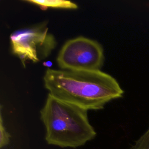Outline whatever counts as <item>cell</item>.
<instances>
[{"label":"cell","mask_w":149,"mask_h":149,"mask_svg":"<svg viewBox=\"0 0 149 149\" xmlns=\"http://www.w3.org/2000/svg\"><path fill=\"white\" fill-rule=\"evenodd\" d=\"M49 94L86 110H98L122 97L123 90L112 76L100 70L72 71L48 69L44 76Z\"/></svg>","instance_id":"obj_1"},{"label":"cell","mask_w":149,"mask_h":149,"mask_svg":"<svg viewBox=\"0 0 149 149\" xmlns=\"http://www.w3.org/2000/svg\"><path fill=\"white\" fill-rule=\"evenodd\" d=\"M87 111L48 94L40 111L47 143L62 148H77L94 139L96 132L89 122Z\"/></svg>","instance_id":"obj_2"},{"label":"cell","mask_w":149,"mask_h":149,"mask_svg":"<svg viewBox=\"0 0 149 149\" xmlns=\"http://www.w3.org/2000/svg\"><path fill=\"white\" fill-rule=\"evenodd\" d=\"M12 53L24 66L27 62H38L48 57L56 42L46 23L16 30L10 36Z\"/></svg>","instance_id":"obj_3"},{"label":"cell","mask_w":149,"mask_h":149,"mask_svg":"<svg viewBox=\"0 0 149 149\" xmlns=\"http://www.w3.org/2000/svg\"><path fill=\"white\" fill-rule=\"evenodd\" d=\"M56 59L62 70H100L104 62V52L101 45L96 41L78 37L65 43Z\"/></svg>","instance_id":"obj_4"},{"label":"cell","mask_w":149,"mask_h":149,"mask_svg":"<svg viewBox=\"0 0 149 149\" xmlns=\"http://www.w3.org/2000/svg\"><path fill=\"white\" fill-rule=\"evenodd\" d=\"M41 8H54L62 9H76L77 5L70 1L65 0H27L26 1Z\"/></svg>","instance_id":"obj_5"},{"label":"cell","mask_w":149,"mask_h":149,"mask_svg":"<svg viewBox=\"0 0 149 149\" xmlns=\"http://www.w3.org/2000/svg\"><path fill=\"white\" fill-rule=\"evenodd\" d=\"M130 149H149V126L147 130L136 141Z\"/></svg>","instance_id":"obj_6"},{"label":"cell","mask_w":149,"mask_h":149,"mask_svg":"<svg viewBox=\"0 0 149 149\" xmlns=\"http://www.w3.org/2000/svg\"><path fill=\"white\" fill-rule=\"evenodd\" d=\"M10 141V134L6 130L3 123L2 116L0 118V148H2L8 146Z\"/></svg>","instance_id":"obj_7"}]
</instances>
